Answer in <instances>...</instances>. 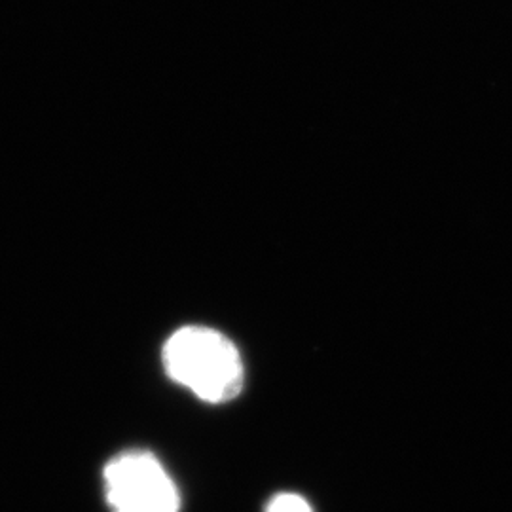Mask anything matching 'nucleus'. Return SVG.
<instances>
[{
	"instance_id": "nucleus-2",
	"label": "nucleus",
	"mask_w": 512,
	"mask_h": 512,
	"mask_svg": "<svg viewBox=\"0 0 512 512\" xmlns=\"http://www.w3.org/2000/svg\"><path fill=\"white\" fill-rule=\"evenodd\" d=\"M112 512H179L181 497L164 465L148 452H126L105 467Z\"/></svg>"
},
{
	"instance_id": "nucleus-3",
	"label": "nucleus",
	"mask_w": 512,
	"mask_h": 512,
	"mask_svg": "<svg viewBox=\"0 0 512 512\" xmlns=\"http://www.w3.org/2000/svg\"><path fill=\"white\" fill-rule=\"evenodd\" d=\"M266 512H313L310 503L296 494H279L268 503Z\"/></svg>"
},
{
	"instance_id": "nucleus-1",
	"label": "nucleus",
	"mask_w": 512,
	"mask_h": 512,
	"mask_svg": "<svg viewBox=\"0 0 512 512\" xmlns=\"http://www.w3.org/2000/svg\"><path fill=\"white\" fill-rule=\"evenodd\" d=\"M162 359L167 376L205 403H230L245 384V368L238 348L219 330H177L165 342Z\"/></svg>"
}]
</instances>
